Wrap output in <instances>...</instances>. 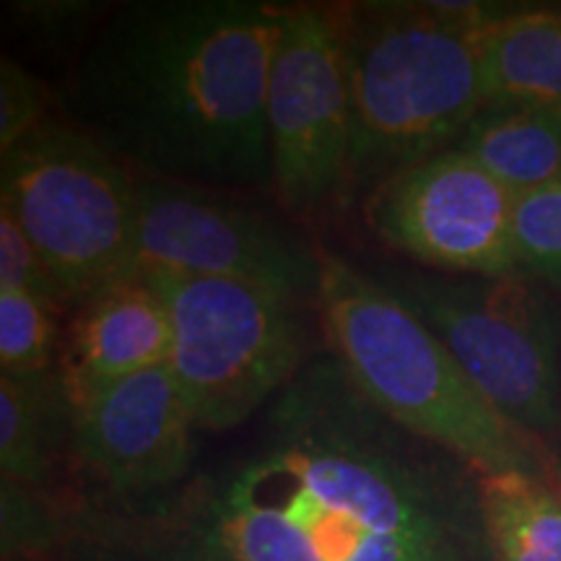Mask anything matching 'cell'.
Returning a JSON list of instances; mask_svg holds the SVG:
<instances>
[{
	"instance_id": "7402d4cb",
	"label": "cell",
	"mask_w": 561,
	"mask_h": 561,
	"mask_svg": "<svg viewBox=\"0 0 561 561\" xmlns=\"http://www.w3.org/2000/svg\"><path fill=\"white\" fill-rule=\"evenodd\" d=\"M0 561H62L60 557H13V559H0Z\"/></svg>"
},
{
	"instance_id": "5bb4252c",
	"label": "cell",
	"mask_w": 561,
	"mask_h": 561,
	"mask_svg": "<svg viewBox=\"0 0 561 561\" xmlns=\"http://www.w3.org/2000/svg\"><path fill=\"white\" fill-rule=\"evenodd\" d=\"M486 107H561V13H494L481 30Z\"/></svg>"
},
{
	"instance_id": "7c38bea8",
	"label": "cell",
	"mask_w": 561,
	"mask_h": 561,
	"mask_svg": "<svg viewBox=\"0 0 561 561\" xmlns=\"http://www.w3.org/2000/svg\"><path fill=\"white\" fill-rule=\"evenodd\" d=\"M170 354V312L149 271H125L76 310L58 362L73 411L110 385L161 367Z\"/></svg>"
},
{
	"instance_id": "277c9868",
	"label": "cell",
	"mask_w": 561,
	"mask_h": 561,
	"mask_svg": "<svg viewBox=\"0 0 561 561\" xmlns=\"http://www.w3.org/2000/svg\"><path fill=\"white\" fill-rule=\"evenodd\" d=\"M314 305L328 348L377 411L479 476L523 471L549 479L543 442L512 426L426 322L380 280L341 255L320 252Z\"/></svg>"
},
{
	"instance_id": "2e32d148",
	"label": "cell",
	"mask_w": 561,
	"mask_h": 561,
	"mask_svg": "<svg viewBox=\"0 0 561 561\" xmlns=\"http://www.w3.org/2000/svg\"><path fill=\"white\" fill-rule=\"evenodd\" d=\"M481 517L494 561H561V489L523 471L479 476Z\"/></svg>"
},
{
	"instance_id": "6da1fadb",
	"label": "cell",
	"mask_w": 561,
	"mask_h": 561,
	"mask_svg": "<svg viewBox=\"0 0 561 561\" xmlns=\"http://www.w3.org/2000/svg\"><path fill=\"white\" fill-rule=\"evenodd\" d=\"M191 473L138 500L70 491L62 561H494L479 473L377 411L331 348Z\"/></svg>"
},
{
	"instance_id": "44dd1931",
	"label": "cell",
	"mask_w": 561,
	"mask_h": 561,
	"mask_svg": "<svg viewBox=\"0 0 561 561\" xmlns=\"http://www.w3.org/2000/svg\"><path fill=\"white\" fill-rule=\"evenodd\" d=\"M0 289L32 291L55 307L66 305L39 250L5 208H0Z\"/></svg>"
},
{
	"instance_id": "ac0fdd59",
	"label": "cell",
	"mask_w": 561,
	"mask_h": 561,
	"mask_svg": "<svg viewBox=\"0 0 561 561\" xmlns=\"http://www.w3.org/2000/svg\"><path fill=\"white\" fill-rule=\"evenodd\" d=\"M68 491L53 494L0 479V551L13 557H55L66 525Z\"/></svg>"
},
{
	"instance_id": "3957f363",
	"label": "cell",
	"mask_w": 561,
	"mask_h": 561,
	"mask_svg": "<svg viewBox=\"0 0 561 561\" xmlns=\"http://www.w3.org/2000/svg\"><path fill=\"white\" fill-rule=\"evenodd\" d=\"M491 16L453 3L343 5L351 206L405 167L453 149L486 110L481 30Z\"/></svg>"
},
{
	"instance_id": "8fae6325",
	"label": "cell",
	"mask_w": 561,
	"mask_h": 561,
	"mask_svg": "<svg viewBox=\"0 0 561 561\" xmlns=\"http://www.w3.org/2000/svg\"><path fill=\"white\" fill-rule=\"evenodd\" d=\"M198 426L167 364L110 385L73 411L70 462L83 494L138 500L191 473Z\"/></svg>"
},
{
	"instance_id": "5b68a950",
	"label": "cell",
	"mask_w": 561,
	"mask_h": 561,
	"mask_svg": "<svg viewBox=\"0 0 561 561\" xmlns=\"http://www.w3.org/2000/svg\"><path fill=\"white\" fill-rule=\"evenodd\" d=\"M149 273L170 312L167 369L201 434L240 430L310 359L301 301L248 280Z\"/></svg>"
},
{
	"instance_id": "9c48e42d",
	"label": "cell",
	"mask_w": 561,
	"mask_h": 561,
	"mask_svg": "<svg viewBox=\"0 0 561 561\" xmlns=\"http://www.w3.org/2000/svg\"><path fill=\"white\" fill-rule=\"evenodd\" d=\"M130 271L234 278L297 301H318L320 252L248 203L210 187L136 180Z\"/></svg>"
},
{
	"instance_id": "ba28073f",
	"label": "cell",
	"mask_w": 561,
	"mask_h": 561,
	"mask_svg": "<svg viewBox=\"0 0 561 561\" xmlns=\"http://www.w3.org/2000/svg\"><path fill=\"white\" fill-rule=\"evenodd\" d=\"M273 193L297 221L351 208V89L341 9L286 5L268 79Z\"/></svg>"
},
{
	"instance_id": "30bf717a",
	"label": "cell",
	"mask_w": 561,
	"mask_h": 561,
	"mask_svg": "<svg viewBox=\"0 0 561 561\" xmlns=\"http://www.w3.org/2000/svg\"><path fill=\"white\" fill-rule=\"evenodd\" d=\"M517 195L458 149L405 167L364 201L388 248L445 276L517 273L512 219Z\"/></svg>"
},
{
	"instance_id": "52a82bcc",
	"label": "cell",
	"mask_w": 561,
	"mask_h": 561,
	"mask_svg": "<svg viewBox=\"0 0 561 561\" xmlns=\"http://www.w3.org/2000/svg\"><path fill=\"white\" fill-rule=\"evenodd\" d=\"M380 284L426 322L512 426L538 442L561 430V322L528 276L390 273Z\"/></svg>"
},
{
	"instance_id": "7a4b0ae2",
	"label": "cell",
	"mask_w": 561,
	"mask_h": 561,
	"mask_svg": "<svg viewBox=\"0 0 561 561\" xmlns=\"http://www.w3.org/2000/svg\"><path fill=\"white\" fill-rule=\"evenodd\" d=\"M284 21L265 0L121 5L70 73L68 123L136 178L273 191L265 104Z\"/></svg>"
},
{
	"instance_id": "ffe728a7",
	"label": "cell",
	"mask_w": 561,
	"mask_h": 561,
	"mask_svg": "<svg viewBox=\"0 0 561 561\" xmlns=\"http://www.w3.org/2000/svg\"><path fill=\"white\" fill-rule=\"evenodd\" d=\"M50 94L37 76L3 55L0 58V153H9L53 115Z\"/></svg>"
},
{
	"instance_id": "9a60e30c",
	"label": "cell",
	"mask_w": 561,
	"mask_h": 561,
	"mask_svg": "<svg viewBox=\"0 0 561 561\" xmlns=\"http://www.w3.org/2000/svg\"><path fill=\"white\" fill-rule=\"evenodd\" d=\"M453 149L515 195L530 193L561 178V107H486Z\"/></svg>"
},
{
	"instance_id": "4fadbf2b",
	"label": "cell",
	"mask_w": 561,
	"mask_h": 561,
	"mask_svg": "<svg viewBox=\"0 0 561 561\" xmlns=\"http://www.w3.org/2000/svg\"><path fill=\"white\" fill-rule=\"evenodd\" d=\"M73 405L60 367L42 375H0V479L53 491L62 458L70 460Z\"/></svg>"
},
{
	"instance_id": "e0dca14e",
	"label": "cell",
	"mask_w": 561,
	"mask_h": 561,
	"mask_svg": "<svg viewBox=\"0 0 561 561\" xmlns=\"http://www.w3.org/2000/svg\"><path fill=\"white\" fill-rule=\"evenodd\" d=\"M53 301L32 291L0 289V375L26 377L58 369Z\"/></svg>"
},
{
	"instance_id": "d6986e66",
	"label": "cell",
	"mask_w": 561,
	"mask_h": 561,
	"mask_svg": "<svg viewBox=\"0 0 561 561\" xmlns=\"http://www.w3.org/2000/svg\"><path fill=\"white\" fill-rule=\"evenodd\" d=\"M512 244L517 273L561 286V178L517 195Z\"/></svg>"
},
{
	"instance_id": "8992f818",
	"label": "cell",
	"mask_w": 561,
	"mask_h": 561,
	"mask_svg": "<svg viewBox=\"0 0 561 561\" xmlns=\"http://www.w3.org/2000/svg\"><path fill=\"white\" fill-rule=\"evenodd\" d=\"M136 174L68 121H47L3 153L11 210L66 301L81 305L133 265Z\"/></svg>"
}]
</instances>
